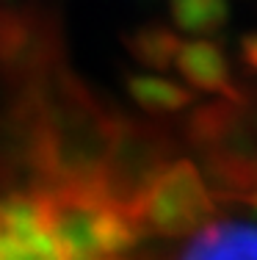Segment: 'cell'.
<instances>
[{
    "instance_id": "13",
    "label": "cell",
    "mask_w": 257,
    "mask_h": 260,
    "mask_svg": "<svg viewBox=\"0 0 257 260\" xmlns=\"http://www.w3.org/2000/svg\"><path fill=\"white\" fill-rule=\"evenodd\" d=\"M243 202H246V205L252 208V210H257V188H254V191H252V194H249V197H246V200H243Z\"/></svg>"
},
{
    "instance_id": "9",
    "label": "cell",
    "mask_w": 257,
    "mask_h": 260,
    "mask_svg": "<svg viewBox=\"0 0 257 260\" xmlns=\"http://www.w3.org/2000/svg\"><path fill=\"white\" fill-rule=\"evenodd\" d=\"M130 100L150 116H171L194 105V91L166 75L152 72H130L125 78Z\"/></svg>"
},
{
    "instance_id": "4",
    "label": "cell",
    "mask_w": 257,
    "mask_h": 260,
    "mask_svg": "<svg viewBox=\"0 0 257 260\" xmlns=\"http://www.w3.org/2000/svg\"><path fill=\"white\" fill-rule=\"evenodd\" d=\"M216 210V197L202 169L191 158H174L146 191L133 219L144 238H186L205 230Z\"/></svg>"
},
{
    "instance_id": "5",
    "label": "cell",
    "mask_w": 257,
    "mask_h": 260,
    "mask_svg": "<svg viewBox=\"0 0 257 260\" xmlns=\"http://www.w3.org/2000/svg\"><path fill=\"white\" fill-rule=\"evenodd\" d=\"M61 55H66L64 34L50 6L0 0V83L6 89H20Z\"/></svg>"
},
{
    "instance_id": "8",
    "label": "cell",
    "mask_w": 257,
    "mask_h": 260,
    "mask_svg": "<svg viewBox=\"0 0 257 260\" xmlns=\"http://www.w3.org/2000/svg\"><path fill=\"white\" fill-rule=\"evenodd\" d=\"M177 260H257V224L216 221L191 238Z\"/></svg>"
},
{
    "instance_id": "12",
    "label": "cell",
    "mask_w": 257,
    "mask_h": 260,
    "mask_svg": "<svg viewBox=\"0 0 257 260\" xmlns=\"http://www.w3.org/2000/svg\"><path fill=\"white\" fill-rule=\"evenodd\" d=\"M238 58L246 67V72H252L257 78V30L241 36V42H238Z\"/></svg>"
},
{
    "instance_id": "1",
    "label": "cell",
    "mask_w": 257,
    "mask_h": 260,
    "mask_svg": "<svg viewBox=\"0 0 257 260\" xmlns=\"http://www.w3.org/2000/svg\"><path fill=\"white\" fill-rule=\"evenodd\" d=\"M42 230L58 260L125 257L144 238L138 224L100 197L97 185H30Z\"/></svg>"
},
{
    "instance_id": "2",
    "label": "cell",
    "mask_w": 257,
    "mask_h": 260,
    "mask_svg": "<svg viewBox=\"0 0 257 260\" xmlns=\"http://www.w3.org/2000/svg\"><path fill=\"white\" fill-rule=\"evenodd\" d=\"M202 158V177L216 200L243 202L257 188V100H216L194 108L182 125Z\"/></svg>"
},
{
    "instance_id": "6",
    "label": "cell",
    "mask_w": 257,
    "mask_h": 260,
    "mask_svg": "<svg viewBox=\"0 0 257 260\" xmlns=\"http://www.w3.org/2000/svg\"><path fill=\"white\" fill-rule=\"evenodd\" d=\"M0 260H58L28 188L0 197Z\"/></svg>"
},
{
    "instance_id": "11",
    "label": "cell",
    "mask_w": 257,
    "mask_h": 260,
    "mask_svg": "<svg viewBox=\"0 0 257 260\" xmlns=\"http://www.w3.org/2000/svg\"><path fill=\"white\" fill-rule=\"evenodd\" d=\"M169 20L177 34L210 39L230 22V0H169Z\"/></svg>"
},
{
    "instance_id": "14",
    "label": "cell",
    "mask_w": 257,
    "mask_h": 260,
    "mask_svg": "<svg viewBox=\"0 0 257 260\" xmlns=\"http://www.w3.org/2000/svg\"><path fill=\"white\" fill-rule=\"evenodd\" d=\"M111 260H133V257H127V255H125V257H111Z\"/></svg>"
},
{
    "instance_id": "3",
    "label": "cell",
    "mask_w": 257,
    "mask_h": 260,
    "mask_svg": "<svg viewBox=\"0 0 257 260\" xmlns=\"http://www.w3.org/2000/svg\"><path fill=\"white\" fill-rule=\"evenodd\" d=\"M174 136L163 125L119 111L111 147L94 185L108 205L133 219L152 183L174 160Z\"/></svg>"
},
{
    "instance_id": "10",
    "label": "cell",
    "mask_w": 257,
    "mask_h": 260,
    "mask_svg": "<svg viewBox=\"0 0 257 260\" xmlns=\"http://www.w3.org/2000/svg\"><path fill=\"white\" fill-rule=\"evenodd\" d=\"M180 34L163 22H146V25H138L125 36V50L133 55V61L158 72L174 67V55L180 50Z\"/></svg>"
},
{
    "instance_id": "7",
    "label": "cell",
    "mask_w": 257,
    "mask_h": 260,
    "mask_svg": "<svg viewBox=\"0 0 257 260\" xmlns=\"http://www.w3.org/2000/svg\"><path fill=\"white\" fill-rule=\"evenodd\" d=\"M174 70L191 91L222 94V100H246L243 86L232 75L230 55L216 39L182 42L174 55Z\"/></svg>"
}]
</instances>
